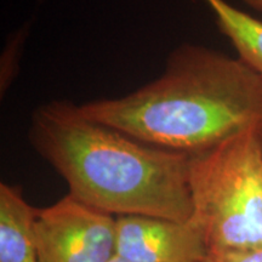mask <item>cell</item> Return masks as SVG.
Instances as JSON below:
<instances>
[{"instance_id": "8fae6325", "label": "cell", "mask_w": 262, "mask_h": 262, "mask_svg": "<svg viewBox=\"0 0 262 262\" xmlns=\"http://www.w3.org/2000/svg\"><path fill=\"white\" fill-rule=\"evenodd\" d=\"M258 137H260V142H261V147H262V123H261V125L258 126Z\"/></svg>"}, {"instance_id": "9c48e42d", "label": "cell", "mask_w": 262, "mask_h": 262, "mask_svg": "<svg viewBox=\"0 0 262 262\" xmlns=\"http://www.w3.org/2000/svg\"><path fill=\"white\" fill-rule=\"evenodd\" d=\"M243 2L256 11L262 12V0H243Z\"/></svg>"}, {"instance_id": "6da1fadb", "label": "cell", "mask_w": 262, "mask_h": 262, "mask_svg": "<svg viewBox=\"0 0 262 262\" xmlns=\"http://www.w3.org/2000/svg\"><path fill=\"white\" fill-rule=\"evenodd\" d=\"M28 139L67 182L72 196L110 215L187 222L193 212L189 155L140 142L51 101L32 114Z\"/></svg>"}, {"instance_id": "8992f818", "label": "cell", "mask_w": 262, "mask_h": 262, "mask_svg": "<svg viewBox=\"0 0 262 262\" xmlns=\"http://www.w3.org/2000/svg\"><path fill=\"white\" fill-rule=\"evenodd\" d=\"M37 214L21 187L0 183V262H39L33 238Z\"/></svg>"}, {"instance_id": "ba28073f", "label": "cell", "mask_w": 262, "mask_h": 262, "mask_svg": "<svg viewBox=\"0 0 262 262\" xmlns=\"http://www.w3.org/2000/svg\"><path fill=\"white\" fill-rule=\"evenodd\" d=\"M206 262H262V248L239 251H209Z\"/></svg>"}, {"instance_id": "52a82bcc", "label": "cell", "mask_w": 262, "mask_h": 262, "mask_svg": "<svg viewBox=\"0 0 262 262\" xmlns=\"http://www.w3.org/2000/svg\"><path fill=\"white\" fill-rule=\"evenodd\" d=\"M216 25L232 42L238 57L262 77V21L228 4L226 0H205Z\"/></svg>"}, {"instance_id": "5b68a950", "label": "cell", "mask_w": 262, "mask_h": 262, "mask_svg": "<svg viewBox=\"0 0 262 262\" xmlns=\"http://www.w3.org/2000/svg\"><path fill=\"white\" fill-rule=\"evenodd\" d=\"M116 256L130 262H206L209 248L191 220L125 215L116 219Z\"/></svg>"}, {"instance_id": "7a4b0ae2", "label": "cell", "mask_w": 262, "mask_h": 262, "mask_svg": "<svg viewBox=\"0 0 262 262\" xmlns=\"http://www.w3.org/2000/svg\"><path fill=\"white\" fill-rule=\"evenodd\" d=\"M79 107L84 116L140 142L193 155L261 125L262 77L239 57L182 44L156 80Z\"/></svg>"}, {"instance_id": "30bf717a", "label": "cell", "mask_w": 262, "mask_h": 262, "mask_svg": "<svg viewBox=\"0 0 262 262\" xmlns=\"http://www.w3.org/2000/svg\"><path fill=\"white\" fill-rule=\"evenodd\" d=\"M110 262H130V261H127V260H124V258H122V257H118V256H114L112 260H111Z\"/></svg>"}, {"instance_id": "277c9868", "label": "cell", "mask_w": 262, "mask_h": 262, "mask_svg": "<svg viewBox=\"0 0 262 262\" xmlns=\"http://www.w3.org/2000/svg\"><path fill=\"white\" fill-rule=\"evenodd\" d=\"M116 219L71 194L38 209L33 238L39 262H110L116 256Z\"/></svg>"}, {"instance_id": "3957f363", "label": "cell", "mask_w": 262, "mask_h": 262, "mask_svg": "<svg viewBox=\"0 0 262 262\" xmlns=\"http://www.w3.org/2000/svg\"><path fill=\"white\" fill-rule=\"evenodd\" d=\"M191 220L209 251L262 248V147L258 126L189 155Z\"/></svg>"}]
</instances>
